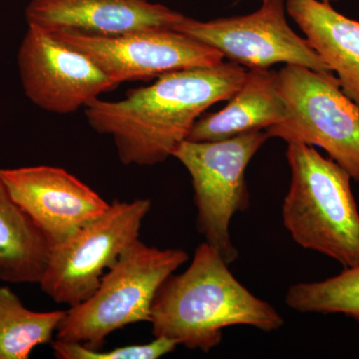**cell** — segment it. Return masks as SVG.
I'll return each instance as SVG.
<instances>
[{
  "label": "cell",
  "mask_w": 359,
  "mask_h": 359,
  "mask_svg": "<svg viewBox=\"0 0 359 359\" xmlns=\"http://www.w3.org/2000/svg\"><path fill=\"white\" fill-rule=\"evenodd\" d=\"M247 72L235 62L172 71L122 100L95 99L85 116L94 131L113 137L123 165L154 166L173 157L203 113L229 100Z\"/></svg>",
  "instance_id": "1"
},
{
  "label": "cell",
  "mask_w": 359,
  "mask_h": 359,
  "mask_svg": "<svg viewBox=\"0 0 359 359\" xmlns=\"http://www.w3.org/2000/svg\"><path fill=\"white\" fill-rule=\"evenodd\" d=\"M150 323L153 337L209 353L221 344L224 328L248 325L273 332L285 320L269 302L245 289L218 250L205 242L184 273H173L162 283Z\"/></svg>",
  "instance_id": "2"
},
{
  "label": "cell",
  "mask_w": 359,
  "mask_h": 359,
  "mask_svg": "<svg viewBox=\"0 0 359 359\" xmlns=\"http://www.w3.org/2000/svg\"><path fill=\"white\" fill-rule=\"evenodd\" d=\"M292 170L283 221L295 243L325 255L344 269L359 264V212L351 177L313 146L290 143Z\"/></svg>",
  "instance_id": "3"
},
{
  "label": "cell",
  "mask_w": 359,
  "mask_h": 359,
  "mask_svg": "<svg viewBox=\"0 0 359 359\" xmlns=\"http://www.w3.org/2000/svg\"><path fill=\"white\" fill-rule=\"evenodd\" d=\"M188 259L184 250L158 249L135 241L106 271L95 292L65 311L55 339L101 349L113 332L150 323L158 290Z\"/></svg>",
  "instance_id": "4"
},
{
  "label": "cell",
  "mask_w": 359,
  "mask_h": 359,
  "mask_svg": "<svg viewBox=\"0 0 359 359\" xmlns=\"http://www.w3.org/2000/svg\"><path fill=\"white\" fill-rule=\"evenodd\" d=\"M276 88L285 118L266 130L269 138L318 146L359 182V105L334 73L285 65L276 72Z\"/></svg>",
  "instance_id": "5"
},
{
  "label": "cell",
  "mask_w": 359,
  "mask_h": 359,
  "mask_svg": "<svg viewBox=\"0 0 359 359\" xmlns=\"http://www.w3.org/2000/svg\"><path fill=\"white\" fill-rule=\"evenodd\" d=\"M269 138L266 131H255L223 141L185 140L173 154L192 180L198 231L228 264L238 257L231 240V219L250 207L245 171Z\"/></svg>",
  "instance_id": "6"
},
{
  "label": "cell",
  "mask_w": 359,
  "mask_h": 359,
  "mask_svg": "<svg viewBox=\"0 0 359 359\" xmlns=\"http://www.w3.org/2000/svg\"><path fill=\"white\" fill-rule=\"evenodd\" d=\"M152 208L149 199L111 203L100 218L69 238L52 245L39 283L56 304L74 306L95 292L106 271L140 235L142 224Z\"/></svg>",
  "instance_id": "7"
},
{
  "label": "cell",
  "mask_w": 359,
  "mask_h": 359,
  "mask_svg": "<svg viewBox=\"0 0 359 359\" xmlns=\"http://www.w3.org/2000/svg\"><path fill=\"white\" fill-rule=\"evenodd\" d=\"M49 32L88 56L118 85L153 79L172 71L224 63L221 52L173 28H147L117 35L73 29Z\"/></svg>",
  "instance_id": "8"
},
{
  "label": "cell",
  "mask_w": 359,
  "mask_h": 359,
  "mask_svg": "<svg viewBox=\"0 0 359 359\" xmlns=\"http://www.w3.org/2000/svg\"><path fill=\"white\" fill-rule=\"evenodd\" d=\"M173 29L209 45L231 62L249 69H269L276 63H285L332 72L308 40L287 23L285 0H263L259 9L245 15L210 21L186 16Z\"/></svg>",
  "instance_id": "9"
},
{
  "label": "cell",
  "mask_w": 359,
  "mask_h": 359,
  "mask_svg": "<svg viewBox=\"0 0 359 359\" xmlns=\"http://www.w3.org/2000/svg\"><path fill=\"white\" fill-rule=\"evenodd\" d=\"M25 95L34 105L56 114L86 107L119 85L82 52L50 32L28 25L18 54Z\"/></svg>",
  "instance_id": "10"
},
{
  "label": "cell",
  "mask_w": 359,
  "mask_h": 359,
  "mask_svg": "<svg viewBox=\"0 0 359 359\" xmlns=\"http://www.w3.org/2000/svg\"><path fill=\"white\" fill-rule=\"evenodd\" d=\"M13 200L52 245L60 244L109 209L110 203L63 168L0 170Z\"/></svg>",
  "instance_id": "11"
},
{
  "label": "cell",
  "mask_w": 359,
  "mask_h": 359,
  "mask_svg": "<svg viewBox=\"0 0 359 359\" xmlns=\"http://www.w3.org/2000/svg\"><path fill=\"white\" fill-rule=\"evenodd\" d=\"M185 18L149 0H30L25 8L28 25L47 32L73 29L97 35L173 28Z\"/></svg>",
  "instance_id": "12"
},
{
  "label": "cell",
  "mask_w": 359,
  "mask_h": 359,
  "mask_svg": "<svg viewBox=\"0 0 359 359\" xmlns=\"http://www.w3.org/2000/svg\"><path fill=\"white\" fill-rule=\"evenodd\" d=\"M290 18L334 74L340 88L359 105V22L323 0H285Z\"/></svg>",
  "instance_id": "13"
},
{
  "label": "cell",
  "mask_w": 359,
  "mask_h": 359,
  "mask_svg": "<svg viewBox=\"0 0 359 359\" xmlns=\"http://www.w3.org/2000/svg\"><path fill=\"white\" fill-rule=\"evenodd\" d=\"M216 113L202 115L187 140L217 142L275 126L285 118V105L278 88L276 72L250 69L244 83Z\"/></svg>",
  "instance_id": "14"
},
{
  "label": "cell",
  "mask_w": 359,
  "mask_h": 359,
  "mask_svg": "<svg viewBox=\"0 0 359 359\" xmlns=\"http://www.w3.org/2000/svg\"><path fill=\"white\" fill-rule=\"evenodd\" d=\"M51 243L13 198L0 177V280L39 283Z\"/></svg>",
  "instance_id": "15"
},
{
  "label": "cell",
  "mask_w": 359,
  "mask_h": 359,
  "mask_svg": "<svg viewBox=\"0 0 359 359\" xmlns=\"http://www.w3.org/2000/svg\"><path fill=\"white\" fill-rule=\"evenodd\" d=\"M65 311H32L0 285V359H28L36 347L51 344Z\"/></svg>",
  "instance_id": "16"
},
{
  "label": "cell",
  "mask_w": 359,
  "mask_h": 359,
  "mask_svg": "<svg viewBox=\"0 0 359 359\" xmlns=\"http://www.w3.org/2000/svg\"><path fill=\"white\" fill-rule=\"evenodd\" d=\"M285 304L299 313L344 314L359 323V264L320 282L295 283Z\"/></svg>",
  "instance_id": "17"
},
{
  "label": "cell",
  "mask_w": 359,
  "mask_h": 359,
  "mask_svg": "<svg viewBox=\"0 0 359 359\" xmlns=\"http://www.w3.org/2000/svg\"><path fill=\"white\" fill-rule=\"evenodd\" d=\"M51 346L53 355L58 359H158L173 353L179 344L166 337H155L149 344H132L102 351L79 342L55 339Z\"/></svg>",
  "instance_id": "18"
},
{
  "label": "cell",
  "mask_w": 359,
  "mask_h": 359,
  "mask_svg": "<svg viewBox=\"0 0 359 359\" xmlns=\"http://www.w3.org/2000/svg\"><path fill=\"white\" fill-rule=\"evenodd\" d=\"M323 1L330 2V4H332V2H337L339 1V0H323Z\"/></svg>",
  "instance_id": "19"
}]
</instances>
